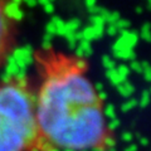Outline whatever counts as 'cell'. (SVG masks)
<instances>
[{
	"mask_svg": "<svg viewBox=\"0 0 151 151\" xmlns=\"http://www.w3.org/2000/svg\"><path fill=\"white\" fill-rule=\"evenodd\" d=\"M33 62L40 151H110L116 137L87 59L44 45L34 50Z\"/></svg>",
	"mask_w": 151,
	"mask_h": 151,
	"instance_id": "6da1fadb",
	"label": "cell"
},
{
	"mask_svg": "<svg viewBox=\"0 0 151 151\" xmlns=\"http://www.w3.org/2000/svg\"><path fill=\"white\" fill-rule=\"evenodd\" d=\"M0 151H40L34 83L25 74L0 81Z\"/></svg>",
	"mask_w": 151,
	"mask_h": 151,
	"instance_id": "7a4b0ae2",
	"label": "cell"
},
{
	"mask_svg": "<svg viewBox=\"0 0 151 151\" xmlns=\"http://www.w3.org/2000/svg\"><path fill=\"white\" fill-rule=\"evenodd\" d=\"M13 0H0V67L13 53L17 37V20L9 13Z\"/></svg>",
	"mask_w": 151,
	"mask_h": 151,
	"instance_id": "3957f363",
	"label": "cell"
}]
</instances>
